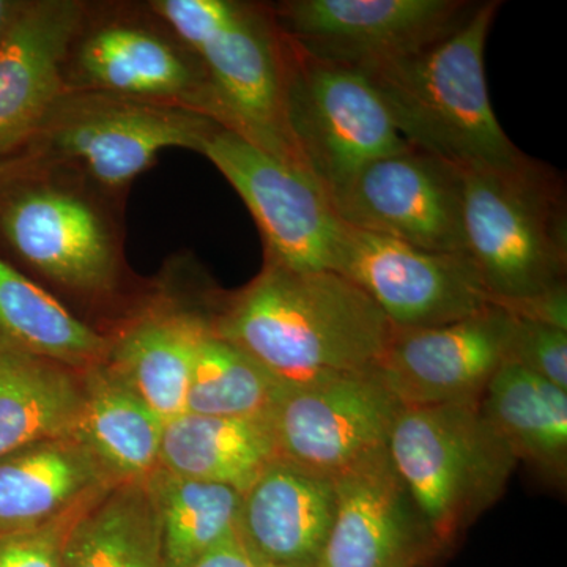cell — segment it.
I'll list each match as a JSON object with an SVG mask.
<instances>
[{"instance_id":"6da1fadb","label":"cell","mask_w":567,"mask_h":567,"mask_svg":"<svg viewBox=\"0 0 567 567\" xmlns=\"http://www.w3.org/2000/svg\"><path fill=\"white\" fill-rule=\"evenodd\" d=\"M212 328L284 388L374 369L394 331L374 300L338 271L265 262L251 282L221 293Z\"/></svg>"},{"instance_id":"7a4b0ae2","label":"cell","mask_w":567,"mask_h":567,"mask_svg":"<svg viewBox=\"0 0 567 567\" xmlns=\"http://www.w3.org/2000/svg\"><path fill=\"white\" fill-rule=\"evenodd\" d=\"M123 207L61 167L10 166L0 171V248L44 289L111 305L132 276Z\"/></svg>"},{"instance_id":"3957f363","label":"cell","mask_w":567,"mask_h":567,"mask_svg":"<svg viewBox=\"0 0 567 567\" xmlns=\"http://www.w3.org/2000/svg\"><path fill=\"white\" fill-rule=\"evenodd\" d=\"M499 6L477 3L431 47L363 70L401 136L461 171L513 166L527 156L507 137L488 95L486 43Z\"/></svg>"},{"instance_id":"277c9868","label":"cell","mask_w":567,"mask_h":567,"mask_svg":"<svg viewBox=\"0 0 567 567\" xmlns=\"http://www.w3.org/2000/svg\"><path fill=\"white\" fill-rule=\"evenodd\" d=\"M147 6L203 62L219 125L311 175L287 123L289 40L270 3L151 0Z\"/></svg>"},{"instance_id":"5b68a950","label":"cell","mask_w":567,"mask_h":567,"mask_svg":"<svg viewBox=\"0 0 567 567\" xmlns=\"http://www.w3.org/2000/svg\"><path fill=\"white\" fill-rule=\"evenodd\" d=\"M461 174L466 256L495 305L509 309L567 287L561 175L529 156L513 166Z\"/></svg>"},{"instance_id":"8992f818","label":"cell","mask_w":567,"mask_h":567,"mask_svg":"<svg viewBox=\"0 0 567 567\" xmlns=\"http://www.w3.org/2000/svg\"><path fill=\"white\" fill-rule=\"evenodd\" d=\"M219 126L185 107L65 91L28 147L7 167H61L125 204L134 181L151 169L159 153H199Z\"/></svg>"},{"instance_id":"52a82bcc","label":"cell","mask_w":567,"mask_h":567,"mask_svg":"<svg viewBox=\"0 0 567 567\" xmlns=\"http://www.w3.org/2000/svg\"><path fill=\"white\" fill-rule=\"evenodd\" d=\"M388 453L439 548L498 502L517 465L480 401L402 406Z\"/></svg>"},{"instance_id":"ba28073f","label":"cell","mask_w":567,"mask_h":567,"mask_svg":"<svg viewBox=\"0 0 567 567\" xmlns=\"http://www.w3.org/2000/svg\"><path fill=\"white\" fill-rule=\"evenodd\" d=\"M63 84L185 107L219 123L203 62L147 2H87L63 61Z\"/></svg>"},{"instance_id":"9c48e42d","label":"cell","mask_w":567,"mask_h":567,"mask_svg":"<svg viewBox=\"0 0 567 567\" xmlns=\"http://www.w3.org/2000/svg\"><path fill=\"white\" fill-rule=\"evenodd\" d=\"M287 40V123L306 169L331 197L365 164L410 144L363 71Z\"/></svg>"},{"instance_id":"30bf717a","label":"cell","mask_w":567,"mask_h":567,"mask_svg":"<svg viewBox=\"0 0 567 567\" xmlns=\"http://www.w3.org/2000/svg\"><path fill=\"white\" fill-rule=\"evenodd\" d=\"M199 153L251 213L262 237L265 264L295 271L336 270L346 224L311 175L223 126Z\"/></svg>"},{"instance_id":"8fae6325","label":"cell","mask_w":567,"mask_h":567,"mask_svg":"<svg viewBox=\"0 0 567 567\" xmlns=\"http://www.w3.org/2000/svg\"><path fill=\"white\" fill-rule=\"evenodd\" d=\"M401 410L374 368L284 388L267 423L278 458L334 480L388 451Z\"/></svg>"},{"instance_id":"7c38bea8","label":"cell","mask_w":567,"mask_h":567,"mask_svg":"<svg viewBox=\"0 0 567 567\" xmlns=\"http://www.w3.org/2000/svg\"><path fill=\"white\" fill-rule=\"evenodd\" d=\"M330 200L353 229L423 251L466 254L461 171L412 145L365 164Z\"/></svg>"},{"instance_id":"4fadbf2b","label":"cell","mask_w":567,"mask_h":567,"mask_svg":"<svg viewBox=\"0 0 567 567\" xmlns=\"http://www.w3.org/2000/svg\"><path fill=\"white\" fill-rule=\"evenodd\" d=\"M297 47L357 70L415 54L456 31L476 9L465 0H284L270 3Z\"/></svg>"},{"instance_id":"5bb4252c","label":"cell","mask_w":567,"mask_h":567,"mask_svg":"<svg viewBox=\"0 0 567 567\" xmlns=\"http://www.w3.org/2000/svg\"><path fill=\"white\" fill-rule=\"evenodd\" d=\"M334 271L364 290L394 328L442 327L496 306L466 254L423 251L349 226Z\"/></svg>"},{"instance_id":"9a60e30c","label":"cell","mask_w":567,"mask_h":567,"mask_svg":"<svg viewBox=\"0 0 567 567\" xmlns=\"http://www.w3.org/2000/svg\"><path fill=\"white\" fill-rule=\"evenodd\" d=\"M516 317L491 306L457 322L394 328L375 369L402 406L477 402L509 361Z\"/></svg>"},{"instance_id":"2e32d148","label":"cell","mask_w":567,"mask_h":567,"mask_svg":"<svg viewBox=\"0 0 567 567\" xmlns=\"http://www.w3.org/2000/svg\"><path fill=\"white\" fill-rule=\"evenodd\" d=\"M221 292L181 300L156 292L115 322L103 364L164 423L186 412V394L200 339L212 330Z\"/></svg>"},{"instance_id":"e0dca14e","label":"cell","mask_w":567,"mask_h":567,"mask_svg":"<svg viewBox=\"0 0 567 567\" xmlns=\"http://www.w3.org/2000/svg\"><path fill=\"white\" fill-rule=\"evenodd\" d=\"M333 483L334 522L317 567H423L439 550L388 451Z\"/></svg>"},{"instance_id":"ac0fdd59","label":"cell","mask_w":567,"mask_h":567,"mask_svg":"<svg viewBox=\"0 0 567 567\" xmlns=\"http://www.w3.org/2000/svg\"><path fill=\"white\" fill-rule=\"evenodd\" d=\"M84 0H25L0 43V171L33 140L65 92L63 61Z\"/></svg>"},{"instance_id":"d6986e66","label":"cell","mask_w":567,"mask_h":567,"mask_svg":"<svg viewBox=\"0 0 567 567\" xmlns=\"http://www.w3.org/2000/svg\"><path fill=\"white\" fill-rule=\"evenodd\" d=\"M334 514L333 480L276 458L241 495L237 532L264 566L317 567Z\"/></svg>"},{"instance_id":"ffe728a7","label":"cell","mask_w":567,"mask_h":567,"mask_svg":"<svg viewBox=\"0 0 567 567\" xmlns=\"http://www.w3.org/2000/svg\"><path fill=\"white\" fill-rule=\"evenodd\" d=\"M115 484L76 436L21 447L0 458V536L44 527Z\"/></svg>"},{"instance_id":"44dd1931","label":"cell","mask_w":567,"mask_h":567,"mask_svg":"<svg viewBox=\"0 0 567 567\" xmlns=\"http://www.w3.org/2000/svg\"><path fill=\"white\" fill-rule=\"evenodd\" d=\"M278 458L267 420L183 415L164 423L159 468L241 495Z\"/></svg>"},{"instance_id":"7402d4cb","label":"cell","mask_w":567,"mask_h":567,"mask_svg":"<svg viewBox=\"0 0 567 567\" xmlns=\"http://www.w3.org/2000/svg\"><path fill=\"white\" fill-rule=\"evenodd\" d=\"M82 409L73 436L115 483H144L159 468L164 421L104 364L82 371Z\"/></svg>"},{"instance_id":"603a6c76","label":"cell","mask_w":567,"mask_h":567,"mask_svg":"<svg viewBox=\"0 0 567 567\" xmlns=\"http://www.w3.org/2000/svg\"><path fill=\"white\" fill-rule=\"evenodd\" d=\"M110 338L0 256V352L29 354L74 371L106 358Z\"/></svg>"},{"instance_id":"cb8c5ba5","label":"cell","mask_w":567,"mask_h":567,"mask_svg":"<svg viewBox=\"0 0 567 567\" xmlns=\"http://www.w3.org/2000/svg\"><path fill=\"white\" fill-rule=\"evenodd\" d=\"M480 409L518 461L563 484L567 473V391L516 363L502 365Z\"/></svg>"},{"instance_id":"d4e9b609","label":"cell","mask_w":567,"mask_h":567,"mask_svg":"<svg viewBox=\"0 0 567 567\" xmlns=\"http://www.w3.org/2000/svg\"><path fill=\"white\" fill-rule=\"evenodd\" d=\"M82 395V372L0 352V458L32 443L73 435Z\"/></svg>"},{"instance_id":"484cf974","label":"cell","mask_w":567,"mask_h":567,"mask_svg":"<svg viewBox=\"0 0 567 567\" xmlns=\"http://www.w3.org/2000/svg\"><path fill=\"white\" fill-rule=\"evenodd\" d=\"M63 567H164L158 522L147 481L115 484L82 511Z\"/></svg>"},{"instance_id":"4316f807","label":"cell","mask_w":567,"mask_h":567,"mask_svg":"<svg viewBox=\"0 0 567 567\" xmlns=\"http://www.w3.org/2000/svg\"><path fill=\"white\" fill-rule=\"evenodd\" d=\"M164 567H189L237 528L241 494L221 484L171 475L158 468L147 480Z\"/></svg>"},{"instance_id":"83f0119b","label":"cell","mask_w":567,"mask_h":567,"mask_svg":"<svg viewBox=\"0 0 567 567\" xmlns=\"http://www.w3.org/2000/svg\"><path fill=\"white\" fill-rule=\"evenodd\" d=\"M284 386L213 331L200 339L186 394V412L196 415L267 420Z\"/></svg>"},{"instance_id":"f1b7e54d","label":"cell","mask_w":567,"mask_h":567,"mask_svg":"<svg viewBox=\"0 0 567 567\" xmlns=\"http://www.w3.org/2000/svg\"><path fill=\"white\" fill-rule=\"evenodd\" d=\"M507 363L522 365L567 391V330L516 317Z\"/></svg>"},{"instance_id":"f546056e","label":"cell","mask_w":567,"mask_h":567,"mask_svg":"<svg viewBox=\"0 0 567 567\" xmlns=\"http://www.w3.org/2000/svg\"><path fill=\"white\" fill-rule=\"evenodd\" d=\"M85 507L44 527L0 536V567H63L66 536Z\"/></svg>"},{"instance_id":"4dcf8cb0","label":"cell","mask_w":567,"mask_h":567,"mask_svg":"<svg viewBox=\"0 0 567 567\" xmlns=\"http://www.w3.org/2000/svg\"><path fill=\"white\" fill-rule=\"evenodd\" d=\"M189 567H264V565L254 557L235 528Z\"/></svg>"},{"instance_id":"1f68e13d","label":"cell","mask_w":567,"mask_h":567,"mask_svg":"<svg viewBox=\"0 0 567 567\" xmlns=\"http://www.w3.org/2000/svg\"><path fill=\"white\" fill-rule=\"evenodd\" d=\"M24 6L25 0H0V43Z\"/></svg>"},{"instance_id":"d6a6232c","label":"cell","mask_w":567,"mask_h":567,"mask_svg":"<svg viewBox=\"0 0 567 567\" xmlns=\"http://www.w3.org/2000/svg\"><path fill=\"white\" fill-rule=\"evenodd\" d=\"M264 567H274V566H264Z\"/></svg>"}]
</instances>
